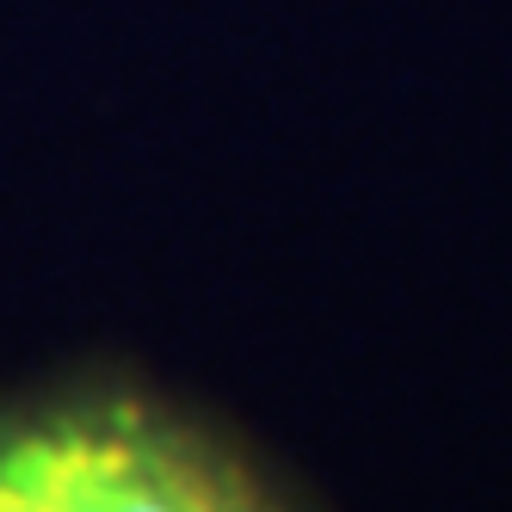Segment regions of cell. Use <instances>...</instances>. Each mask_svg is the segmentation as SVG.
<instances>
[{
	"instance_id": "1",
	"label": "cell",
	"mask_w": 512,
	"mask_h": 512,
	"mask_svg": "<svg viewBox=\"0 0 512 512\" xmlns=\"http://www.w3.org/2000/svg\"><path fill=\"white\" fill-rule=\"evenodd\" d=\"M0 512H290L235 451L149 401H50L0 420Z\"/></svg>"
}]
</instances>
